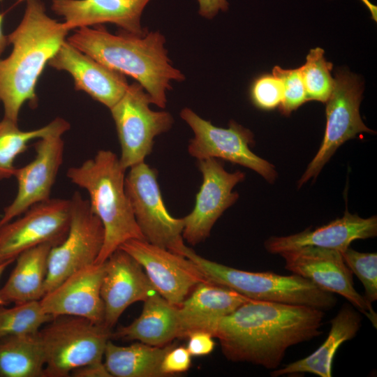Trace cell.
<instances>
[{
  "instance_id": "cell-4",
  "label": "cell",
  "mask_w": 377,
  "mask_h": 377,
  "mask_svg": "<svg viewBox=\"0 0 377 377\" xmlns=\"http://www.w3.org/2000/svg\"><path fill=\"white\" fill-rule=\"evenodd\" d=\"M126 171L117 154L101 149L66 172L73 184L88 193L90 208L103 226L104 242L98 264L103 263L125 242L145 239L126 192Z\"/></svg>"
},
{
  "instance_id": "cell-18",
  "label": "cell",
  "mask_w": 377,
  "mask_h": 377,
  "mask_svg": "<svg viewBox=\"0 0 377 377\" xmlns=\"http://www.w3.org/2000/svg\"><path fill=\"white\" fill-rule=\"evenodd\" d=\"M101 295L104 325L112 329L132 304L156 292L142 266L128 253L117 249L105 262Z\"/></svg>"
},
{
  "instance_id": "cell-8",
  "label": "cell",
  "mask_w": 377,
  "mask_h": 377,
  "mask_svg": "<svg viewBox=\"0 0 377 377\" xmlns=\"http://www.w3.org/2000/svg\"><path fill=\"white\" fill-rule=\"evenodd\" d=\"M333 90L325 102L326 127L320 148L297 182L300 188L317 177L324 165L345 142L362 133H374L362 121L360 105L363 82L346 70L336 73Z\"/></svg>"
},
{
  "instance_id": "cell-34",
  "label": "cell",
  "mask_w": 377,
  "mask_h": 377,
  "mask_svg": "<svg viewBox=\"0 0 377 377\" xmlns=\"http://www.w3.org/2000/svg\"><path fill=\"white\" fill-rule=\"evenodd\" d=\"M191 364V355L186 348L174 345L166 352L161 364L164 376L188 371Z\"/></svg>"
},
{
  "instance_id": "cell-12",
  "label": "cell",
  "mask_w": 377,
  "mask_h": 377,
  "mask_svg": "<svg viewBox=\"0 0 377 377\" xmlns=\"http://www.w3.org/2000/svg\"><path fill=\"white\" fill-rule=\"evenodd\" d=\"M71 218L70 199L50 198L0 226V263L15 261L22 252L36 246L61 243Z\"/></svg>"
},
{
  "instance_id": "cell-39",
  "label": "cell",
  "mask_w": 377,
  "mask_h": 377,
  "mask_svg": "<svg viewBox=\"0 0 377 377\" xmlns=\"http://www.w3.org/2000/svg\"><path fill=\"white\" fill-rule=\"evenodd\" d=\"M13 263V261H7L3 263H0V278L6 269ZM3 305H5V304L0 297V306Z\"/></svg>"
},
{
  "instance_id": "cell-2",
  "label": "cell",
  "mask_w": 377,
  "mask_h": 377,
  "mask_svg": "<svg viewBox=\"0 0 377 377\" xmlns=\"http://www.w3.org/2000/svg\"><path fill=\"white\" fill-rule=\"evenodd\" d=\"M68 32L64 22L46 13L41 0H26L20 22L7 35L11 52L0 58V103L3 117L17 123L24 103L36 107L38 78Z\"/></svg>"
},
{
  "instance_id": "cell-13",
  "label": "cell",
  "mask_w": 377,
  "mask_h": 377,
  "mask_svg": "<svg viewBox=\"0 0 377 377\" xmlns=\"http://www.w3.org/2000/svg\"><path fill=\"white\" fill-rule=\"evenodd\" d=\"M284 268L305 278L320 289L343 297L363 313L377 328V313L354 287L353 272L346 264L342 253L333 249L302 246L279 253Z\"/></svg>"
},
{
  "instance_id": "cell-23",
  "label": "cell",
  "mask_w": 377,
  "mask_h": 377,
  "mask_svg": "<svg viewBox=\"0 0 377 377\" xmlns=\"http://www.w3.org/2000/svg\"><path fill=\"white\" fill-rule=\"evenodd\" d=\"M112 337L163 346L175 338L182 337L178 306L154 292L144 301L140 315L130 325L112 332Z\"/></svg>"
},
{
  "instance_id": "cell-22",
  "label": "cell",
  "mask_w": 377,
  "mask_h": 377,
  "mask_svg": "<svg viewBox=\"0 0 377 377\" xmlns=\"http://www.w3.org/2000/svg\"><path fill=\"white\" fill-rule=\"evenodd\" d=\"M330 323V330L325 341L314 352L272 370L271 376L309 373L320 377H331L332 362L338 348L357 335L362 327V316L353 306L346 303Z\"/></svg>"
},
{
  "instance_id": "cell-37",
  "label": "cell",
  "mask_w": 377,
  "mask_h": 377,
  "mask_svg": "<svg viewBox=\"0 0 377 377\" xmlns=\"http://www.w3.org/2000/svg\"><path fill=\"white\" fill-rule=\"evenodd\" d=\"M198 1L200 15L207 19H212L219 10L226 11L228 9L227 0H198Z\"/></svg>"
},
{
  "instance_id": "cell-25",
  "label": "cell",
  "mask_w": 377,
  "mask_h": 377,
  "mask_svg": "<svg viewBox=\"0 0 377 377\" xmlns=\"http://www.w3.org/2000/svg\"><path fill=\"white\" fill-rule=\"evenodd\" d=\"M251 300L223 286L204 281L178 306L182 320V337H186L196 324L229 315Z\"/></svg>"
},
{
  "instance_id": "cell-32",
  "label": "cell",
  "mask_w": 377,
  "mask_h": 377,
  "mask_svg": "<svg viewBox=\"0 0 377 377\" xmlns=\"http://www.w3.org/2000/svg\"><path fill=\"white\" fill-rule=\"evenodd\" d=\"M272 74L279 77L283 85V96L279 105L281 112L288 116L307 101L300 68L283 69L276 66Z\"/></svg>"
},
{
  "instance_id": "cell-27",
  "label": "cell",
  "mask_w": 377,
  "mask_h": 377,
  "mask_svg": "<svg viewBox=\"0 0 377 377\" xmlns=\"http://www.w3.org/2000/svg\"><path fill=\"white\" fill-rule=\"evenodd\" d=\"M37 334L0 339V377H44L45 355Z\"/></svg>"
},
{
  "instance_id": "cell-30",
  "label": "cell",
  "mask_w": 377,
  "mask_h": 377,
  "mask_svg": "<svg viewBox=\"0 0 377 377\" xmlns=\"http://www.w3.org/2000/svg\"><path fill=\"white\" fill-rule=\"evenodd\" d=\"M324 53L320 47L311 49L305 64L299 68L307 101L325 103L333 90L332 64L326 61Z\"/></svg>"
},
{
  "instance_id": "cell-3",
  "label": "cell",
  "mask_w": 377,
  "mask_h": 377,
  "mask_svg": "<svg viewBox=\"0 0 377 377\" xmlns=\"http://www.w3.org/2000/svg\"><path fill=\"white\" fill-rule=\"evenodd\" d=\"M66 40L105 66L134 78L158 108L166 106L170 82L185 80L172 66L165 38L158 31L136 35L120 30L112 34L100 24L76 29Z\"/></svg>"
},
{
  "instance_id": "cell-40",
  "label": "cell",
  "mask_w": 377,
  "mask_h": 377,
  "mask_svg": "<svg viewBox=\"0 0 377 377\" xmlns=\"http://www.w3.org/2000/svg\"><path fill=\"white\" fill-rule=\"evenodd\" d=\"M17 1H22V0H17Z\"/></svg>"
},
{
  "instance_id": "cell-5",
  "label": "cell",
  "mask_w": 377,
  "mask_h": 377,
  "mask_svg": "<svg viewBox=\"0 0 377 377\" xmlns=\"http://www.w3.org/2000/svg\"><path fill=\"white\" fill-rule=\"evenodd\" d=\"M180 254L193 261L206 279L253 300L301 305L329 311L337 298L297 274L238 269L206 259L184 245Z\"/></svg>"
},
{
  "instance_id": "cell-6",
  "label": "cell",
  "mask_w": 377,
  "mask_h": 377,
  "mask_svg": "<svg viewBox=\"0 0 377 377\" xmlns=\"http://www.w3.org/2000/svg\"><path fill=\"white\" fill-rule=\"evenodd\" d=\"M112 329L71 316L53 318L38 332L45 355L44 377H67L81 366L103 362Z\"/></svg>"
},
{
  "instance_id": "cell-14",
  "label": "cell",
  "mask_w": 377,
  "mask_h": 377,
  "mask_svg": "<svg viewBox=\"0 0 377 377\" xmlns=\"http://www.w3.org/2000/svg\"><path fill=\"white\" fill-rule=\"evenodd\" d=\"M119 249L142 266L155 290L174 306H179L191 290L208 281L188 258L145 239H129Z\"/></svg>"
},
{
  "instance_id": "cell-28",
  "label": "cell",
  "mask_w": 377,
  "mask_h": 377,
  "mask_svg": "<svg viewBox=\"0 0 377 377\" xmlns=\"http://www.w3.org/2000/svg\"><path fill=\"white\" fill-rule=\"evenodd\" d=\"M71 128L63 118L57 117L47 125L31 131L21 130L17 122L3 117L0 121V180L14 175L16 158L28 148L29 142L56 132L65 133Z\"/></svg>"
},
{
  "instance_id": "cell-26",
  "label": "cell",
  "mask_w": 377,
  "mask_h": 377,
  "mask_svg": "<svg viewBox=\"0 0 377 377\" xmlns=\"http://www.w3.org/2000/svg\"><path fill=\"white\" fill-rule=\"evenodd\" d=\"M173 345L154 346L142 342L129 346L108 341L103 357L105 366L114 377H162V360Z\"/></svg>"
},
{
  "instance_id": "cell-11",
  "label": "cell",
  "mask_w": 377,
  "mask_h": 377,
  "mask_svg": "<svg viewBox=\"0 0 377 377\" xmlns=\"http://www.w3.org/2000/svg\"><path fill=\"white\" fill-rule=\"evenodd\" d=\"M125 189L136 222L148 242L179 254L185 245L184 219L167 210L157 181V171L144 162L129 168Z\"/></svg>"
},
{
  "instance_id": "cell-31",
  "label": "cell",
  "mask_w": 377,
  "mask_h": 377,
  "mask_svg": "<svg viewBox=\"0 0 377 377\" xmlns=\"http://www.w3.org/2000/svg\"><path fill=\"white\" fill-rule=\"evenodd\" d=\"M343 260L364 288V298L371 304L377 300V253L357 251L348 247Z\"/></svg>"
},
{
  "instance_id": "cell-38",
  "label": "cell",
  "mask_w": 377,
  "mask_h": 377,
  "mask_svg": "<svg viewBox=\"0 0 377 377\" xmlns=\"http://www.w3.org/2000/svg\"><path fill=\"white\" fill-rule=\"evenodd\" d=\"M3 14L0 13V57L4 52L7 46L9 45L7 35L3 33Z\"/></svg>"
},
{
  "instance_id": "cell-19",
  "label": "cell",
  "mask_w": 377,
  "mask_h": 377,
  "mask_svg": "<svg viewBox=\"0 0 377 377\" xmlns=\"http://www.w3.org/2000/svg\"><path fill=\"white\" fill-rule=\"evenodd\" d=\"M68 73L75 89L82 91L109 110L125 94L128 84L126 76L97 61L66 40L47 64Z\"/></svg>"
},
{
  "instance_id": "cell-24",
  "label": "cell",
  "mask_w": 377,
  "mask_h": 377,
  "mask_svg": "<svg viewBox=\"0 0 377 377\" xmlns=\"http://www.w3.org/2000/svg\"><path fill=\"white\" fill-rule=\"evenodd\" d=\"M52 246L43 244L20 253L9 277L0 288L5 305L40 300L45 295L48 256Z\"/></svg>"
},
{
  "instance_id": "cell-17",
  "label": "cell",
  "mask_w": 377,
  "mask_h": 377,
  "mask_svg": "<svg viewBox=\"0 0 377 377\" xmlns=\"http://www.w3.org/2000/svg\"><path fill=\"white\" fill-rule=\"evenodd\" d=\"M104 269V263H94L70 275L40 300L43 311L53 318L78 316L104 324L101 295Z\"/></svg>"
},
{
  "instance_id": "cell-35",
  "label": "cell",
  "mask_w": 377,
  "mask_h": 377,
  "mask_svg": "<svg viewBox=\"0 0 377 377\" xmlns=\"http://www.w3.org/2000/svg\"><path fill=\"white\" fill-rule=\"evenodd\" d=\"M186 348L191 356L200 357L210 354L215 347L213 337L207 332L197 330L188 334Z\"/></svg>"
},
{
  "instance_id": "cell-1",
  "label": "cell",
  "mask_w": 377,
  "mask_h": 377,
  "mask_svg": "<svg viewBox=\"0 0 377 377\" xmlns=\"http://www.w3.org/2000/svg\"><path fill=\"white\" fill-rule=\"evenodd\" d=\"M324 318V311L309 306L251 300L229 315L198 323L193 331L217 338L228 360L272 371L290 347L322 334Z\"/></svg>"
},
{
  "instance_id": "cell-10",
  "label": "cell",
  "mask_w": 377,
  "mask_h": 377,
  "mask_svg": "<svg viewBox=\"0 0 377 377\" xmlns=\"http://www.w3.org/2000/svg\"><path fill=\"white\" fill-rule=\"evenodd\" d=\"M70 202L67 235L49 253L45 294L72 274L96 263L103 245V226L92 212L89 200L76 191Z\"/></svg>"
},
{
  "instance_id": "cell-33",
  "label": "cell",
  "mask_w": 377,
  "mask_h": 377,
  "mask_svg": "<svg viewBox=\"0 0 377 377\" xmlns=\"http://www.w3.org/2000/svg\"><path fill=\"white\" fill-rule=\"evenodd\" d=\"M283 96L281 80L272 74H264L256 78L250 88V98L259 109L269 110L279 106Z\"/></svg>"
},
{
  "instance_id": "cell-16",
  "label": "cell",
  "mask_w": 377,
  "mask_h": 377,
  "mask_svg": "<svg viewBox=\"0 0 377 377\" xmlns=\"http://www.w3.org/2000/svg\"><path fill=\"white\" fill-rule=\"evenodd\" d=\"M64 134L56 132L38 139L34 144V158L22 167L16 168L13 177L17 183V193L4 208L0 226L20 216L31 206L50 198L63 163Z\"/></svg>"
},
{
  "instance_id": "cell-36",
  "label": "cell",
  "mask_w": 377,
  "mask_h": 377,
  "mask_svg": "<svg viewBox=\"0 0 377 377\" xmlns=\"http://www.w3.org/2000/svg\"><path fill=\"white\" fill-rule=\"evenodd\" d=\"M73 377H112L103 362L87 364L73 370Z\"/></svg>"
},
{
  "instance_id": "cell-21",
  "label": "cell",
  "mask_w": 377,
  "mask_h": 377,
  "mask_svg": "<svg viewBox=\"0 0 377 377\" xmlns=\"http://www.w3.org/2000/svg\"><path fill=\"white\" fill-rule=\"evenodd\" d=\"M150 1L51 0V10L64 18L69 31L111 23L120 30L143 35L147 31L141 26V15Z\"/></svg>"
},
{
  "instance_id": "cell-7",
  "label": "cell",
  "mask_w": 377,
  "mask_h": 377,
  "mask_svg": "<svg viewBox=\"0 0 377 377\" xmlns=\"http://www.w3.org/2000/svg\"><path fill=\"white\" fill-rule=\"evenodd\" d=\"M151 103L149 94L135 82L110 109L121 147L119 161L126 170L144 162L153 150L154 138L173 125L169 112L154 111Z\"/></svg>"
},
{
  "instance_id": "cell-9",
  "label": "cell",
  "mask_w": 377,
  "mask_h": 377,
  "mask_svg": "<svg viewBox=\"0 0 377 377\" xmlns=\"http://www.w3.org/2000/svg\"><path fill=\"white\" fill-rule=\"evenodd\" d=\"M180 117L194 135L188 145L190 156L197 160L214 158L238 164L255 171L269 183L274 182L277 176L274 165L250 149L254 137L249 129L233 120L226 128L216 126L188 108L181 110Z\"/></svg>"
},
{
  "instance_id": "cell-20",
  "label": "cell",
  "mask_w": 377,
  "mask_h": 377,
  "mask_svg": "<svg viewBox=\"0 0 377 377\" xmlns=\"http://www.w3.org/2000/svg\"><path fill=\"white\" fill-rule=\"evenodd\" d=\"M377 235V217L362 218L350 214L346 208L343 215L314 229L310 228L287 236H272L264 243L272 254L302 246H315L343 253L357 239L373 238Z\"/></svg>"
},
{
  "instance_id": "cell-29",
  "label": "cell",
  "mask_w": 377,
  "mask_h": 377,
  "mask_svg": "<svg viewBox=\"0 0 377 377\" xmlns=\"http://www.w3.org/2000/svg\"><path fill=\"white\" fill-rule=\"evenodd\" d=\"M53 317L45 313L40 300L0 306V339L11 335L36 334Z\"/></svg>"
},
{
  "instance_id": "cell-15",
  "label": "cell",
  "mask_w": 377,
  "mask_h": 377,
  "mask_svg": "<svg viewBox=\"0 0 377 377\" xmlns=\"http://www.w3.org/2000/svg\"><path fill=\"white\" fill-rule=\"evenodd\" d=\"M202 183L195 196L191 212L184 219L182 237L195 246L205 241L223 212L234 205L239 194L235 186L243 182L245 173L240 170L229 172L217 158L198 160Z\"/></svg>"
}]
</instances>
